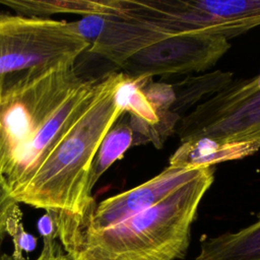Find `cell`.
<instances>
[{"label":"cell","instance_id":"1","mask_svg":"<svg viewBox=\"0 0 260 260\" xmlns=\"http://www.w3.org/2000/svg\"><path fill=\"white\" fill-rule=\"evenodd\" d=\"M76 61L7 75L0 87V179L15 198L68 129L91 104L99 78H84Z\"/></svg>","mask_w":260,"mask_h":260},{"label":"cell","instance_id":"2","mask_svg":"<svg viewBox=\"0 0 260 260\" xmlns=\"http://www.w3.org/2000/svg\"><path fill=\"white\" fill-rule=\"evenodd\" d=\"M124 76V72H109L100 77L89 107L15 198L17 203L53 215L57 239L71 257L77 250L80 232L96 205L89 188L94 157L105 136L125 113L116 100Z\"/></svg>","mask_w":260,"mask_h":260},{"label":"cell","instance_id":"3","mask_svg":"<svg viewBox=\"0 0 260 260\" xmlns=\"http://www.w3.org/2000/svg\"><path fill=\"white\" fill-rule=\"evenodd\" d=\"M214 181L203 167L153 206L111 228L82 235L74 260H182L200 202Z\"/></svg>","mask_w":260,"mask_h":260},{"label":"cell","instance_id":"4","mask_svg":"<svg viewBox=\"0 0 260 260\" xmlns=\"http://www.w3.org/2000/svg\"><path fill=\"white\" fill-rule=\"evenodd\" d=\"M180 142L260 143V73L233 79L204 99L177 124Z\"/></svg>","mask_w":260,"mask_h":260},{"label":"cell","instance_id":"5","mask_svg":"<svg viewBox=\"0 0 260 260\" xmlns=\"http://www.w3.org/2000/svg\"><path fill=\"white\" fill-rule=\"evenodd\" d=\"M88 48L72 21L0 11V87L9 74L76 61Z\"/></svg>","mask_w":260,"mask_h":260},{"label":"cell","instance_id":"6","mask_svg":"<svg viewBox=\"0 0 260 260\" xmlns=\"http://www.w3.org/2000/svg\"><path fill=\"white\" fill-rule=\"evenodd\" d=\"M231 47L230 40L219 36L171 34L133 55L121 68L134 77L192 75L214 67Z\"/></svg>","mask_w":260,"mask_h":260},{"label":"cell","instance_id":"7","mask_svg":"<svg viewBox=\"0 0 260 260\" xmlns=\"http://www.w3.org/2000/svg\"><path fill=\"white\" fill-rule=\"evenodd\" d=\"M72 23L89 44L88 52L119 67L142 49L174 34L151 22L128 16L87 15Z\"/></svg>","mask_w":260,"mask_h":260},{"label":"cell","instance_id":"8","mask_svg":"<svg viewBox=\"0 0 260 260\" xmlns=\"http://www.w3.org/2000/svg\"><path fill=\"white\" fill-rule=\"evenodd\" d=\"M199 169L169 165L145 183L101 201L83 225L78 246L83 234L111 228L153 206L191 180Z\"/></svg>","mask_w":260,"mask_h":260},{"label":"cell","instance_id":"9","mask_svg":"<svg viewBox=\"0 0 260 260\" xmlns=\"http://www.w3.org/2000/svg\"><path fill=\"white\" fill-rule=\"evenodd\" d=\"M193 260H260V211L255 221L235 232L202 236Z\"/></svg>","mask_w":260,"mask_h":260},{"label":"cell","instance_id":"10","mask_svg":"<svg viewBox=\"0 0 260 260\" xmlns=\"http://www.w3.org/2000/svg\"><path fill=\"white\" fill-rule=\"evenodd\" d=\"M260 143L232 142L220 143L207 139L181 143L169 159V165L183 168L213 167L216 164L241 159L256 153Z\"/></svg>","mask_w":260,"mask_h":260},{"label":"cell","instance_id":"11","mask_svg":"<svg viewBox=\"0 0 260 260\" xmlns=\"http://www.w3.org/2000/svg\"><path fill=\"white\" fill-rule=\"evenodd\" d=\"M0 4L10 7L16 14L24 16L49 17L55 13H75L87 15H118L125 16L120 0L89 1V0H60V1H35V0H8Z\"/></svg>","mask_w":260,"mask_h":260},{"label":"cell","instance_id":"12","mask_svg":"<svg viewBox=\"0 0 260 260\" xmlns=\"http://www.w3.org/2000/svg\"><path fill=\"white\" fill-rule=\"evenodd\" d=\"M231 80H233V73L221 70L199 75H187L185 79L173 84L176 101L171 112L182 119L196 105L219 90Z\"/></svg>","mask_w":260,"mask_h":260},{"label":"cell","instance_id":"13","mask_svg":"<svg viewBox=\"0 0 260 260\" xmlns=\"http://www.w3.org/2000/svg\"><path fill=\"white\" fill-rule=\"evenodd\" d=\"M132 145L133 131L129 123L120 122L113 126L105 136L92 164L89 177V188L91 191L105 172L114 162L121 159Z\"/></svg>","mask_w":260,"mask_h":260},{"label":"cell","instance_id":"14","mask_svg":"<svg viewBox=\"0 0 260 260\" xmlns=\"http://www.w3.org/2000/svg\"><path fill=\"white\" fill-rule=\"evenodd\" d=\"M152 78L134 77L125 74L117 88L116 100L119 106L126 113H129L131 117L153 126L158 123L159 118L141 89Z\"/></svg>","mask_w":260,"mask_h":260},{"label":"cell","instance_id":"15","mask_svg":"<svg viewBox=\"0 0 260 260\" xmlns=\"http://www.w3.org/2000/svg\"><path fill=\"white\" fill-rule=\"evenodd\" d=\"M7 235L12 239V254L14 255H23V252L30 253L37 246V238L24 230L19 204L15 206L7 220Z\"/></svg>","mask_w":260,"mask_h":260},{"label":"cell","instance_id":"16","mask_svg":"<svg viewBox=\"0 0 260 260\" xmlns=\"http://www.w3.org/2000/svg\"><path fill=\"white\" fill-rule=\"evenodd\" d=\"M141 89L156 111L157 116L171 112L176 101V93L173 84L167 82H154L151 79Z\"/></svg>","mask_w":260,"mask_h":260},{"label":"cell","instance_id":"17","mask_svg":"<svg viewBox=\"0 0 260 260\" xmlns=\"http://www.w3.org/2000/svg\"><path fill=\"white\" fill-rule=\"evenodd\" d=\"M43 239V245L39 256L35 260H74L63 249L56 236H50ZM0 260H27L23 255L0 254Z\"/></svg>","mask_w":260,"mask_h":260},{"label":"cell","instance_id":"18","mask_svg":"<svg viewBox=\"0 0 260 260\" xmlns=\"http://www.w3.org/2000/svg\"><path fill=\"white\" fill-rule=\"evenodd\" d=\"M6 183L0 179V247L7 235V220L16 205H18Z\"/></svg>","mask_w":260,"mask_h":260},{"label":"cell","instance_id":"19","mask_svg":"<svg viewBox=\"0 0 260 260\" xmlns=\"http://www.w3.org/2000/svg\"><path fill=\"white\" fill-rule=\"evenodd\" d=\"M38 231L41 235L42 238L50 237V236H56L57 237V232H56V223L54 220V217L51 213L46 212L44 215L40 217L37 223Z\"/></svg>","mask_w":260,"mask_h":260}]
</instances>
